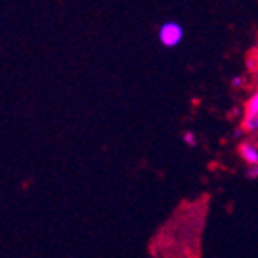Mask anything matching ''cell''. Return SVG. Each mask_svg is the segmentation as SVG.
Returning <instances> with one entry per match:
<instances>
[{
	"label": "cell",
	"mask_w": 258,
	"mask_h": 258,
	"mask_svg": "<svg viewBox=\"0 0 258 258\" xmlns=\"http://www.w3.org/2000/svg\"><path fill=\"white\" fill-rule=\"evenodd\" d=\"M184 26L179 21H164L157 30V41L162 48L173 50L184 41Z\"/></svg>",
	"instance_id": "6da1fadb"
},
{
	"label": "cell",
	"mask_w": 258,
	"mask_h": 258,
	"mask_svg": "<svg viewBox=\"0 0 258 258\" xmlns=\"http://www.w3.org/2000/svg\"><path fill=\"white\" fill-rule=\"evenodd\" d=\"M242 129L249 135L258 133V91L253 92V96L249 98L245 103V111H243L242 118Z\"/></svg>",
	"instance_id": "7a4b0ae2"
},
{
	"label": "cell",
	"mask_w": 258,
	"mask_h": 258,
	"mask_svg": "<svg viewBox=\"0 0 258 258\" xmlns=\"http://www.w3.org/2000/svg\"><path fill=\"white\" fill-rule=\"evenodd\" d=\"M238 155L247 164V170L258 168V146L253 144L251 140H243L238 144Z\"/></svg>",
	"instance_id": "3957f363"
},
{
	"label": "cell",
	"mask_w": 258,
	"mask_h": 258,
	"mask_svg": "<svg viewBox=\"0 0 258 258\" xmlns=\"http://www.w3.org/2000/svg\"><path fill=\"white\" fill-rule=\"evenodd\" d=\"M183 142L188 148H196L198 146V137H196V133L194 131H184L183 133Z\"/></svg>",
	"instance_id": "277c9868"
},
{
	"label": "cell",
	"mask_w": 258,
	"mask_h": 258,
	"mask_svg": "<svg viewBox=\"0 0 258 258\" xmlns=\"http://www.w3.org/2000/svg\"><path fill=\"white\" fill-rule=\"evenodd\" d=\"M247 177L249 179H258V168H251V170H247Z\"/></svg>",
	"instance_id": "5b68a950"
},
{
	"label": "cell",
	"mask_w": 258,
	"mask_h": 258,
	"mask_svg": "<svg viewBox=\"0 0 258 258\" xmlns=\"http://www.w3.org/2000/svg\"><path fill=\"white\" fill-rule=\"evenodd\" d=\"M232 85H234V87H240V85H242V78H234Z\"/></svg>",
	"instance_id": "8992f818"
},
{
	"label": "cell",
	"mask_w": 258,
	"mask_h": 258,
	"mask_svg": "<svg viewBox=\"0 0 258 258\" xmlns=\"http://www.w3.org/2000/svg\"><path fill=\"white\" fill-rule=\"evenodd\" d=\"M256 46H258V37H256Z\"/></svg>",
	"instance_id": "52a82bcc"
}]
</instances>
